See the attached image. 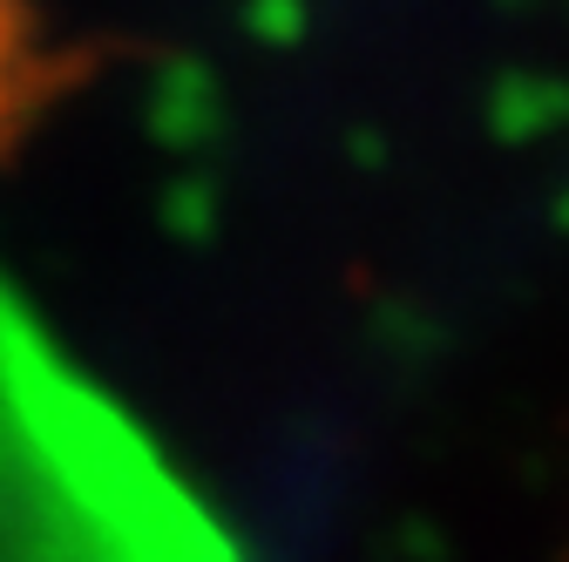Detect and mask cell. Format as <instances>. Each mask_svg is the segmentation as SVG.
<instances>
[{
	"label": "cell",
	"mask_w": 569,
	"mask_h": 562,
	"mask_svg": "<svg viewBox=\"0 0 569 562\" xmlns=\"http://www.w3.org/2000/svg\"><path fill=\"white\" fill-rule=\"evenodd\" d=\"M48 89V41L34 0H0V143Z\"/></svg>",
	"instance_id": "6da1fadb"
}]
</instances>
